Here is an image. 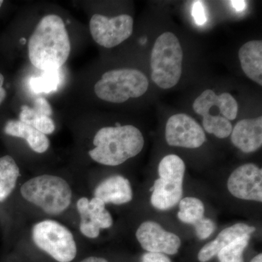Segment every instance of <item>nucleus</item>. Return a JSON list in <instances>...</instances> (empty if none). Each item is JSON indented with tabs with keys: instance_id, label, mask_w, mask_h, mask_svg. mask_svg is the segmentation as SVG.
Here are the masks:
<instances>
[{
	"instance_id": "473e14b6",
	"label": "nucleus",
	"mask_w": 262,
	"mask_h": 262,
	"mask_svg": "<svg viewBox=\"0 0 262 262\" xmlns=\"http://www.w3.org/2000/svg\"><path fill=\"white\" fill-rule=\"evenodd\" d=\"M3 4V1H2V0H0V8H1L2 5Z\"/></svg>"
},
{
	"instance_id": "72a5a7b5",
	"label": "nucleus",
	"mask_w": 262,
	"mask_h": 262,
	"mask_svg": "<svg viewBox=\"0 0 262 262\" xmlns=\"http://www.w3.org/2000/svg\"><path fill=\"white\" fill-rule=\"evenodd\" d=\"M239 262H244V261H239Z\"/></svg>"
},
{
	"instance_id": "aec40b11",
	"label": "nucleus",
	"mask_w": 262,
	"mask_h": 262,
	"mask_svg": "<svg viewBox=\"0 0 262 262\" xmlns=\"http://www.w3.org/2000/svg\"><path fill=\"white\" fill-rule=\"evenodd\" d=\"M19 118L20 121L31 125L45 135L53 134L56 129V125L51 117L37 113L34 108L26 105L21 106Z\"/></svg>"
},
{
	"instance_id": "c756f323",
	"label": "nucleus",
	"mask_w": 262,
	"mask_h": 262,
	"mask_svg": "<svg viewBox=\"0 0 262 262\" xmlns=\"http://www.w3.org/2000/svg\"><path fill=\"white\" fill-rule=\"evenodd\" d=\"M3 83H4V77L0 73V105L4 101L7 96L6 91L3 87Z\"/></svg>"
},
{
	"instance_id": "f8f14e48",
	"label": "nucleus",
	"mask_w": 262,
	"mask_h": 262,
	"mask_svg": "<svg viewBox=\"0 0 262 262\" xmlns=\"http://www.w3.org/2000/svg\"><path fill=\"white\" fill-rule=\"evenodd\" d=\"M231 134V140L236 147L245 153L256 151L262 145L261 116L241 120Z\"/></svg>"
},
{
	"instance_id": "423d86ee",
	"label": "nucleus",
	"mask_w": 262,
	"mask_h": 262,
	"mask_svg": "<svg viewBox=\"0 0 262 262\" xmlns=\"http://www.w3.org/2000/svg\"><path fill=\"white\" fill-rule=\"evenodd\" d=\"M34 244L58 262H70L77 254V246L70 230L58 222L42 221L32 229Z\"/></svg>"
},
{
	"instance_id": "7c9ffc66",
	"label": "nucleus",
	"mask_w": 262,
	"mask_h": 262,
	"mask_svg": "<svg viewBox=\"0 0 262 262\" xmlns=\"http://www.w3.org/2000/svg\"><path fill=\"white\" fill-rule=\"evenodd\" d=\"M80 262H108L106 259L102 258H98V257H89L87 258H84V260H82V261Z\"/></svg>"
},
{
	"instance_id": "6ab92c4d",
	"label": "nucleus",
	"mask_w": 262,
	"mask_h": 262,
	"mask_svg": "<svg viewBox=\"0 0 262 262\" xmlns=\"http://www.w3.org/2000/svg\"><path fill=\"white\" fill-rule=\"evenodd\" d=\"M213 107L217 106L221 113L227 120H234L237 117L238 105L232 95L223 93L218 96L212 90H206L202 93Z\"/></svg>"
},
{
	"instance_id": "2f4dec72",
	"label": "nucleus",
	"mask_w": 262,
	"mask_h": 262,
	"mask_svg": "<svg viewBox=\"0 0 262 262\" xmlns=\"http://www.w3.org/2000/svg\"><path fill=\"white\" fill-rule=\"evenodd\" d=\"M251 262H262L261 253H260V254H258L257 256H255V257L251 260Z\"/></svg>"
},
{
	"instance_id": "0eeeda50",
	"label": "nucleus",
	"mask_w": 262,
	"mask_h": 262,
	"mask_svg": "<svg viewBox=\"0 0 262 262\" xmlns=\"http://www.w3.org/2000/svg\"><path fill=\"white\" fill-rule=\"evenodd\" d=\"M89 27L95 42L102 47L113 48L130 37L134 29V19L125 14L112 18L95 14L90 20Z\"/></svg>"
},
{
	"instance_id": "393cba45",
	"label": "nucleus",
	"mask_w": 262,
	"mask_h": 262,
	"mask_svg": "<svg viewBox=\"0 0 262 262\" xmlns=\"http://www.w3.org/2000/svg\"><path fill=\"white\" fill-rule=\"evenodd\" d=\"M198 238L205 239L210 237L215 229V225L209 219H201L194 225Z\"/></svg>"
},
{
	"instance_id": "b1692460",
	"label": "nucleus",
	"mask_w": 262,
	"mask_h": 262,
	"mask_svg": "<svg viewBox=\"0 0 262 262\" xmlns=\"http://www.w3.org/2000/svg\"><path fill=\"white\" fill-rule=\"evenodd\" d=\"M158 172L161 177L184 179L185 164L179 156L169 155L160 161Z\"/></svg>"
},
{
	"instance_id": "f257e3e1",
	"label": "nucleus",
	"mask_w": 262,
	"mask_h": 262,
	"mask_svg": "<svg viewBox=\"0 0 262 262\" xmlns=\"http://www.w3.org/2000/svg\"><path fill=\"white\" fill-rule=\"evenodd\" d=\"M31 63L42 71L60 70L68 59L71 42L64 22L57 15L43 17L29 40Z\"/></svg>"
},
{
	"instance_id": "7ed1b4c3",
	"label": "nucleus",
	"mask_w": 262,
	"mask_h": 262,
	"mask_svg": "<svg viewBox=\"0 0 262 262\" xmlns=\"http://www.w3.org/2000/svg\"><path fill=\"white\" fill-rule=\"evenodd\" d=\"M182 48L178 38L172 32H164L156 39L151 51L153 82L163 89L177 85L182 74Z\"/></svg>"
},
{
	"instance_id": "39448f33",
	"label": "nucleus",
	"mask_w": 262,
	"mask_h": 262,
	"mask_svg": "<svg viewBox=\"0 0 262 262\" xmlns=\"http://www.w3.org/2000/svg\"><path fill=\"white\" fill-rule=\"evenodd\" d=\"M149 88V81L143 72L135 69L108 71L96 82L95 94L107 102H125L129 98L143 96Z\"/></svg>"
},
{
	"instance_id": "f03ea898",
	"label": "nucleus",
	"mask_w": 262,
	"mask_h": 262,
	"mask_svg": "<svg viewBox=\"0 0 262 262\" xmlns=\"http://www.w3.org/2000/svg\"><path fill=\"white\" fill-rule=\"evenodd\" d=\"M94 149L89 155L94 161L108 166H117L139 155L144 145L142 134L137 127L127 125L104 127L94 139Z\"/></svg>"
},
{
	"instance_id": "20e7f679",
	"label": "nucleus",
	"mask_w": 262,
	"mask_h": 262,
	"mask_svg": "<svg viewBox=\"0 0 262 262\" xmlns=\"http://www.w3.org/2000/svg\"><path fill=\"white\" fill-rule=\"evenodd\" d=\"M24 199L48 214L58 215L70 205L72 189L61 177L42 175L31 179L20 188Z\"/></svg>"
},
{
	"instance_id": "c85d7f7f",
	"label": "nucleus",
	"mask_w": 262,
	"mask_h": 262,
	"mask_svg": "<svg viewBox=\"0 0 262 262\" xmlns=\"http://www.w3.org/2000/svg\"><path fill=\"white\" fill-rule=\"evenodd\" d=\"M231 4H232V6L234 9L237 10V11H243L246 9V6H247V4H246V1H241V0H236V1H231Z\"/></svg>"
},
{
	"instance_id": "a878e982",
	"label": "nucleus",
	"mask_w": 262,
	"mask_h": 262,
	"mask_svg": "<svg viewBox=\"0 0 262 262\" xmlns=\"http://www.w3.org/2000/svg\"><path fill=\"white\" fill-rule=\"evenodd\" d=\"M192 16L196 25L202 26L206 23V11L202 2L196 1L193 5Z\"/></svg>"
},
{
	"instance_id": "a211bd4d",
	"label": "nucleus",
	"mask_w": 262,
	"mask_h": 262,
	"mask_svg": "<svg viewBox=\"0 0 262 262\" xmlns=\"http://www.w3.org/2000/svg\"><path fill=\"white\" fill-rule=\"evenodd\" d=\"M20 170L14 159L10 155L0 158V202L10 196L15 189Z\"/></svg>"
},
{
	"instance_id": "9d476101",
	"label": "nucleus",
	"mask_w": 262,
	"mask_h": 262,
	"mask_svg": "<svg viewBox=\"0 0 262 262\" xmlns=\"http://www.w3.org/2000/svg\"><path fill=\"white\" fill-rule=\"evenodd\" d=\"M136 237L141 247L150 253L173 255L178 252L181 239L154 222H146L136 231Z\"/></svg>"
},
{
	"instance_id": "bb28decb",
	"label": "nucleus",
	"mask_w": 262,
	"mask_h": 262,
	"mask_svg": "<svg viewBox=\"0 0 262 262\" xmlns=\"http://www.w3.org/2000/svg\"><path fill=\"white\" fill-rule=\"evenodd\" d=\"M33 108L35 110L37 113L48 117H51L52 113H53L51 104L46 98L42 97L38 98L35 100Z\"/></svg>"
},
{
	"instance_id": "4be33fe9",
	"label": "nucleus",
	"mask_w": 262,
	"mask_h": 262,
	"mask_svg": "<svg viewBox=\"0 0 262 262\" xmlns=\"http://www.w3.org/2000/svg\"><path fill=\"white\" fill-rule=\"evenodd\" d=\"M61 82L59 70L43 71L39 77H32L30 80V88L35 94L56 91Z\"/></svg>"
},
{
	"instance_id": "9b49d317",
	"label": "nucleus",
	"mask_w": 262,
	"mask_h": 262,
	"mask_svg": "<svg viewBox=\"0 0 262 262\" xmlns=\"http://www.w3.org/2000/svg\"><path fill=\"white\" fill-rule=\"evenodd\" d=\"M77 208L81 217V232L89 238H96L99 235L100 229L110 228L113 225V217L99 198L94 196L91 201L87 198H80Z\"/></svg>"
},
{
	"instance_id": "6e6552de",
	"label": "nucleus",
	"mask_w": 262,
	"mask_h": 262,
	"mask_svg": "<svg viewBox=\"0 0 262 262\" xmlns=\"http://www.w3.org/2000/svg\"><path fill=\"white\" fill-rule=\"evenodd\" d=\"M168 145L195 149L204 144L206 134L201 125L186 114H177L168 119L165 127Z\"/></svg>"
},
{
	"instance_id": "f3484780",
	"label": "nucleus",
	"mask_w": 262,
	"mask_h": 262,
	"mask_svg": "<svg viewBox=\"0 0 262 262\" xmlns=\"http://www.w3.org/2000/svg\"><path fill=\"white\" fill-rule=\"evenodd\" d=\"M4 130L7 135L25 139L36 152L44 153L49 148L50 141L46 135L20 120H9Z\"/></svg>"
},
{
	"instance_id": "dca6fc26",
	"label": "nucleus",
	"mask_w": 262,
	"mask_h": 262,
	"mask_svg": "<svg viewBox=\"0 0 262 262\" xmlns=\"http://www.w3.org/2000/svg\"><path fill=\"white\" fill-rule=\"evenodd\" d=\"M241 67L248 78L262 85V42L252 40L246 42L238 53Z\"/></svg>"
},
{
	"instance_id": "cd10ccee",
	"label": "nucleus",
	"mask_w": 262,
	"mask_h": 262,
	"mask_svg": "<svg viewBox=\"0 0 262 262\" xmlns=\"http://www.w3.org/2000/svg\"><path fill=\"white\" fill-rule=\"evenodd\" d=\"M141 262H171L168 256L163 253H145L141 258Z\"/></svg>"
},
{
	"instance_id": "ddd939ff",
	"label": "nucleus",
	"mask_w": 262,
	"mask_h": 262,
	"mask_svg": "<svg viewBox=\"0 0 262 262\" xmlns=\"http://www.w3.org/2000/svg\"><path fill=\"white\" fill-rule=\"evenodd\" d=\"M183 195V179L161 177L152 187L151 203L155 208L165 211L177 206Z\"/></svg>"
},
{
	"instance_id": "412c9836",
	"label": "nucleus",
	"mask_w": 262,
	"mask_h": 262,
	"mask_svg": "<svg viewBox=\"0 0 262 262\" xmlns=\"http://www.w3.org/2000/svg\"><path fill=\"white\" fill-rule=\"evenodd\" d=\"M179 208L178 218L184 223L194 225L204 217V206L198 198L189 196L181 200Z\"/></svg>"
},
{
	"instance_id": "5701e85b",
	"label": "nucleus",
	"mask_w": 262,
	"mask_h": 262,
	"mask_svg": "<svg viewBox=\"0 0 262 262\" xmlns=\"http://www.w3.org/2000/svg\"><path fill=\"white\" fill-rule=\"evenodd\" d=\"M250 234L239 236L230 244L221 250L217 254L220 262H239L244 261L243 253L249 242Z\"/></svg>"
},
{
	"instance_id": "2eb2a0df",
	"label": "nucleus",
	"mask_w": 262,
	"mask_h": 262,
	"mask_svg": "<svg viewBox=\"0 0 262 262\" xmlns=\"http://www.w3.org/2000/svg\"><path fill=\"white\" fill-rule=\"evenodd\" d=\"M255 230V227L242 223L236 224L224 229L214 241H211L202 248L198 253V259L201 262L210 261L213 256H216L220 253L221 250L228 246L239 236L251 234Z\"/></svg>"
},
{
	"instance_id": "1a4fd4ad",
	"label": "nucleus",
	"mask_w": 262,
	"mask_h": 262,
	"mask_svg": "<svg viewBox=\"0 0 262 262\" xmlns=\"http://www.w3.org/2000/svg\"><path fill=\"white\" fill-rule=\"evenodd\" d=\"M227 187L229 192L236 198L261 202V168L252 163L241 165L231 174Z\"/></svg>"
},
{
	"instance_id": "4468645a",
	"label": "nucleus",
	"mask_w": 262,
	"mask_h": 262,
	"mask_svg": "<svg viewBox=\"0 0 262 262\" xmlns=\"http://www.w3.org/2000/svg\"><path fill=\"white\" fill-rule=\"evenodd\" d=\"M94 195L105 204L121 205L132 200L133 192L130 182L127 179L121 176H114L105 179L96 188Z\"/></svg>"
}]
</instances>
